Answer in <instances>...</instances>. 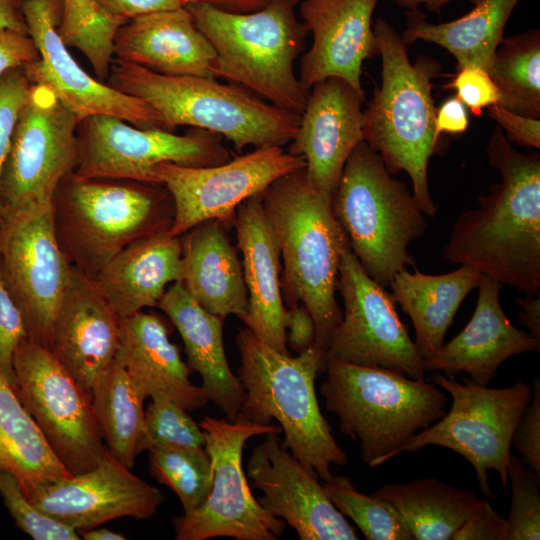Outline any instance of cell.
Returning a JSON list of instances; mask_svg holds the SVG:
<instances>
[{"label": "cell", "mask_w": 540, "mask_h": 540, "mask_svg": "<svg viewBox=\"0 0 540 540\" xmlns=\"http://www.w3.org/2000/svg\"><path fill=\"white\" fill-rule=\"evenodd\" d=\"M373 31L381 56V84L363 110L364 142L380 155L391 175H409L415 199L426 216L434 217L438 208L429 191L428 165L439 150L432 80L441 66L425 55L412 63L408 46L386 20L378 18Z\"/></svg>", "instance_id": "obj_4"}, {"label": "cell", "mask_w": 540, "mask_h": 540, "mask_svg": "<svg viewBox=\"0 0 540 540\" xmlns=\"http://www.w3.org/2000/svg\"><path fill=\"white\" fill-rule=\"evenodd\" d=\"M30 85L22 68L9 70L0 77V178L18 114ZM2 212L0 198V221Z\"/></svg>", "instance_id": "obj_43"}, {"label": "cell", "mask_w": 540, "mask_h": 540, "mask_svg": "<svg viewBox=\"0 0 540 540\" xmlns=\"http://www.w3.org/2000/svg\"><path fill=\"white\" fill-rule=\"evenodd\" d=\"M486 153L500 182L454 222L442 258L525 295L540 289V155L512 147L497 125Z\"/></svg>", "instance_id": "obj_1"}, {"label": "cell", "mask_w": 540, "mask_h": 540, "mask_svg": "<svg viewBox=\"0 0 540 540\" xmlns=\"http://www.w3.org/2000/svg\"><path fill=\"white\" fill-rule=\"evenodd\" d=\"M148 453L151 475L178 496L184 513L204 503L213 479L212 461L205 447H158Z\"/></svg>", "instance_id": "obj_38"}, {"label": "cell", "mask_w": 540, "mask_h": 540, "mask_svg": "<svg viewBox=\"0 0 540 540\" xmlns=\"http://www.w3.org/2000/svg\"><path fill=\"white\" fill-rule=\"evenodd\" d=\"M23 13L40 55L22 68L31 84L49 87L80 122L92 115H110L139 128L166 130L147 103L93 78L77 63L58 32L62 0H28Z\"/></svg>", "instance_id": "obj_18"}, {"label": "cell", "mask_w": 540, "mask_h": 540, "mask_svg": "<svg viewBox=\"0 0 540 540\" xmlns=\"http://www.w3.org/2000/svg\"><path fill=\"white\" fill-rule=\"evenodd\" d=\"M16 392L51 450L72 475L97 466L106 452L83 388L47 347L22 341L14 354Z\"/></svg>", "instance_id": "obj_13"}, {"label": "cell", "mask_w": 540, "mask_h": 540, "mask_svg": "<svg viewBox=\"0 0 540 540\" xmlns=\"http://www.w3.org/2000/svg\"><path fill=\"white\" fill-rule=\"evenodd\" d=\"M400 7L406 8L408 11L419 9V6L424 5L429 12L440 14L441 9L448 3L454 0H394ZM475 3L477 0H467Z\"/></svg>", "instance_id": "obj_56"}, {"label": "cell", "mask_w": 540, "mask_h": 540, "mask_svg": "<svg viewBox=\"0 0 540 540\" xmlns=\"http://www.w3.org/2000/svg\"><path fill=\"white\" fill-rule=\"evenodd\" d=\"M0 470L14 473L28 498L41 488L72 475L51 450L1 368Z\"/></svg>", "instance_id": "obj_34"}, {"label": "cell", "mask_w": 540, "mask_h": 540, "mask_svg": "<svg viewBox=\"0 0 540 540\" xmlns=\"http://www.w3.org/2000/svg\"><path fill=\"white\" fill-rule=\"evenodd\" d=\"M276 1L279 0H181L183 6L200 2L231 13L255 12Z\"/></svg>", "instance_id": "obj_55"}, {"label": "cell", "mask_w": 540, "mask_h": 540, "mask_svg": "<svg viewBox=\"0 0 540 540\" xmlns=\"http://www.w3.org/2000/svg\"><path fill=\"white\" fill-rule=\"evenodd\" d=\"M0 495L16 526L35 540H78L77 531L39 510L16 475L0 470Z\"/></svg>", "instance_id": "obj_42"}, {"label": "cell", "mask_w": 540, "mask_h": 540, "mask_svg": "<svg viewBox=\"0 0 540 540\" xmlns=\"http://www.w3.org/2000/svg\"><path fill=\"white\" fill-rule=\"evenodd\" d=\"M39 58L36 44L28 33L0 28V77Z\"/></svg>", "instance_id": "obj_49"}, {"label": "cell", "mask_w": 540, "mask_h": 540, "mask_svg": "<svg viewBox=\"0 0 540 540\" xmlns=\"http://www.w3.org/2000/svg\"><path fill=\"white\" fill-rule=\"evenodd\" d=\"M79 159L74 176L157 183L162 163L206 167L231 157L218 135L197 129L179 135L161 128H139L110 115H92L79 125Z\"/></svg>", "instance_id": "obj_14"}, {"label": "cell", "mask_w": 540, "mask_h": 540, "mask_svg": "<svg viewBox=\"0 0 540 540\" xmlns=\"http://www.w3.org/2000/svg\"><path fill=\"white\" fill-rule=\"evenodd\" d=\"M519 1L477 0L467 14L439 24L428 22L420 9L407 11L401 37L407 46L423 40L444 48L456 59L457 70L466 66L487 70Z\"/></svg>", "instance_id": "obj_32"}, {"label": "cell", "mask_w": 540, "mask_h": 540, "mask_svg": "<svg viewBox=\"0 0 540 540\" xmlns=\"http://www.w3.org/2000/svg\"><path fill=\"white\" fill-rule=\"evenodd\" d=\"M379 0H301L299 14L313 36L300 61L298 78L307 90L336 77L365 101L362 65L378 55L372 16Z\"/></svg>", "instance_id": "obj_21"}, {"label": "cell", "mask_w": 540, "mask_h": 540, "mask_svg": "<svg viewBox=\"0 0 540 540\" xmlns=\"http://www.w3.org/2000/svg\"><path fill=\"white\" fill-rule=\"evenodd\" d=\"M311 89L287 151L304 158L307 177L317 190L332 195L347 159L364 141V101L336 77L317 82Z\"/></svg>", "instance_id": "obj_22"}, {"label": "cell", "mask_w": 540, "mask_h": 540, "mask_svg": "<svg viewBox=\"0 0 540 540\" xmlns=\"http://www.w3.org/2000/svg\"><path fill=\"white\" fill-rule=\"evenodd\" d=\"M233 226L242 253V270L248 294V314L243 321L256 336L275 350L287 349V307L281 289L280 249L259 195L242 202Z\"/></svg>", "instance_id": "obj_25"}, {"label": "cell", "mask_w": 540, "mask_h": 540, "mask_svg": "<svg viewBox=\"0 0 540 540\" xmlns=\"http://www.w3.org/2000/svg\"><path fill=\"white\" fill-rule=\"evenodd\" d=\"M115 359L124 367L142 398L166 396L185 410L205 407L202 388L190 380L191 369L169 339L157 314L137 312L120 318V343Z\"/></svg>", "instance_id": "obj_27"}, {"label": "cell", "mask_w": 540, "mask_h": 540, "mask_svg": "<svg viewBox=\"0 0 540 540\" xmlns=\"http://www.w3.org/2000/svg\"><path fill=\"white\" fill-rule=\"evenodd\" d=\"M260 198L280 249L284 304L308 308L315 343L325 349L342 319L335 294L349 247L332 210V195L317 190L302 168L276 179Z\"/></svg>", "instance_id": "obj_3"}, {"label": "cell", "mask_w": 540, "mask_h": 540, "mask_svg": "<svg viewBox=\"0 0 540 540\" xmlns=\"http://www.w3.org/2000/svg\"><path fill=\"white\" fill-rule=\"evenodd\" d=\"M320 393L339 430L359 442L361 458L377 467L398 455L421 430L445 415L447 395L435 384L393 371L327 361Z\"/></svg>", "instance_id": "obj_8"}, {"label": "cell", "mask_w": 540, "mask_h": 540, "mask_svg": "<svg viewBox=\"0 0 540 540\" xmlns=\"http://www.w3.org/2000/svg\"><path fill=\"white\" fill-rule=\"evenodd\" d=\"M211 457L213 479L204 503L173 520L177 540H277L286 522L268 513L253 496L242 465L248 439L281 433L279 425H258L205 416L199 423Z\"/></svg>", "instance_id": "obj_12"}, {"label": "cell", "mask_w": 540, "mask_h": 540, "mask_svg": "<svg viewBox=\"0 0 540 540\" xmlns=\"http://www.w3.org/2000/svg\"><path fill=\"white\" fill-rule=\"evenodd\" d=\"M79 123L49 87L30 85L1 173L2 217L52 206L78 165Z\"/></svg>", "instance_id": "obj_11"}, {"label": "cell", "mask_w": 540, "mask_h": 540, "mask_svg": "<svg viewBox=\"0 0 540 540\" xmlns=\"http://www.w3.org/2000/svg\"><path fill=\"white\" fill-rule=\"evenodd\" d=\"M430 380L451 396V408L437 422L408 440L398 454L415 452L428 445L448 448L473 466L481 492L495 500L488 483V471L499 474L506 492L511 440L531 400L532 386L518 380L510 387L490 388L469 377H464L461 383L437 371L431 374Z\"/></svg>", "instance_id": "obj_10"}, {"label": "cell", "mask_w": 540, "mask_h": 540, "mask_svg": "<svg viewBox=\"0 0 540 540\" xmlns=\"http://www.w3.org/2000/svg\"><path fill=\"white\" fill-rule=\"evenodd\" d=\"M449 87L473 115L480 116L484 108L500 103V93L487 70L479 66H466L457 70Z\"/></svg>", "instance_id": "obj_45"}, {"label": "cell", "mask_w": 540, "mask_h": 540, "mask_svg": "<svg viewBox=\"0 0 540 540\" xmlns=\"http://www.w3.org/2000/svg\"><path fill=\"white\" fill-rule=\"evenodd\" d=\"M512 499L506 518L508 540L540 538V475L529 470L515 455L507 465Z\"/></svg>", "instance_id": "obj_41"}, {"label": "cell", "mask_w": 540, "mask_h": 540, "mask_svg": "<svg viewBox=\"0 0 540 540\" xmlns=\"http://www.w3.org/2000/svg\"><path fill=\"white\" fill-rule=\"evenodd\" d=\"M511 446L523 456L530 469L540 475V377L532 383V397L519 419Z\"/></svg>", "instance_id": "obj_46"}, {"label": "cell", "mask_w": 540, "mask_h": 540, "mask_svg": "<svg viewBox=\"0 0 540 540\" xmlns=\"http://www.w3.org/2000/svg\"><path fill=\"white\" fill-rule=\"evenodd\" d=\"M120 343V317L93 278L72 266L58 308L50 350L69 374L92 390L114 360Z\"/></svg>", "instance_id": "obj_23"}, {"label": "cell", "mask_w": 540, "mask_h": 540, "mask_svg": "<svg viewBox=\"0 0 540 540\" xmlns=\"http://www.w3.org/2000/svg\"><path fill=\"white\" fill-rule=\"evenodd\" d=\"M91 395L94 416L107 450L132 469L144 429V399L115 358L100 374Z\"/></svg>", "instance_id": "obj_35"}, {"label": "cell", "mask_w": 540, "mask_h": 540, "mask_svg": "<svg viewBox=\"0 0 540 540\" xmlns=\"http://www.w3.org/2000/svg\"><path fill=\"white\" fill-rule=\"evenodd\" d=\"M63 14L58 32L67 47L78 49L104 81L113 61L117 30L126 22L103 12L94 0H62Z\"/></svg>", "instance_id": "obj_37"}, {"label": "cell", "mask_w": 540, "mask_h": 540, "mask_svg": "<svg viewBox=\"0 0 540 540\" xmlns=\"http://www.w3.org/2000/svg\"><path fill=\"white\" fill-rule=\"evenodd\" d=\"M304 158L282 146L258 148L214 166L193 167L162 163L155 168L157 183L174 204L170 232L181 236L195 225L218 220L233 225L238 206L261 194L272 182L305 168Z\"/></svg>", "instance_id": "obj_17"}, {"label": "cell", "mask_w": 540, "mask_h": 540, "mask_svg": "<svg viewBox=\"0 0 540 540\" xmlns=\"http://www.w3.org/2000/svg\"><path fill=\"white\" fill-rule=\"evenodd\" d=\"M488 74L500 93L499 105L540 119V30L503 38Z\"/></svg>", "instance_id": "obj_36"}, {"label": "cell", "mask_w": 540, "mask_h": 540, "mask_svg": "<svg viewBox=\"0 0 540 540\" xmlns=\"http://www.w3.org/2000/svg\"><path fill=\"white\" fill-rule=\"evenodd\" d=\"M451 540H508L506 519L485 500L458 528Z\"/></svg>", "instance_id": "obj_47"}, {"label": "cell", "mask_w": 540, "mask_h": 540, "mask_svg": "<svg viewBox=\"0 0 540 540\" xmlns=\"http://www.w3.org/2000/svg\"><path fill=\"white\" fill-rule=\"evenodd\" d=\"M481 272L461 265L457 270L430 275L416 267L398 272L390 283L392 296L410 317L415 329V345L422 358L435 353L443 344L460 305L477 287Z\"/></svg>", "instance_id": "obj_31"}, {"label": "cell", "mask_w": 540, "mask_h": 540, "mask_svg": "<svg viewBox=\"0 0 540 540\" xmlns=\"http://www.w3.org/2000/svg\"><path fill=\"white\" fill-rule=\"evenodd\" d=\"M113 56L163 75L218 78L216 52L185 6L123 24L114 37Z\"/></svg>", "instance_id": "obj_26"}, {"label": "cell", "mask_w": 540, "mask_h": 540, "mask_svg": "<svg viewBox=\"0 0 540 540\" xmlns=\"http://www.w3.org/2000/svg\"><path fill=\"white\" fill-rule=\"evenodd\" d=\"M179 332L187 355V364L199 373L201 388L212 401L235 421L244 397V389L226 358L223 343L224 319L208 312L185 290L180 281L171 284L157 304Z\"/></svg>", "instance_id": "obj_28"}, {"label": "cell", "mask_w": 540, "mask_h": 540, "mask_svg": "<svg viewBox=\"0 0 540 540\" xmlns=\"http://www.w3.org/2000/svg\"><path fill=\"white\" fill-rule=\"evenodd\" d=\"M28 338L24 317L5 285L0 267V368L15 390L14 354Z\"/></svg>", "instance_id": "obj_44"}, {"label": "cell", "mask_w": 540, "mask_h": 540, "mask_svg": "<svg viewBox=\"0 0 540 540\" xmlns=\"http://www.w3.org/2000/svg\"><path fill=\"white\" fill-rule=\"evenodd\" d=\"M218 220L201 222L181 235L180 282L205 310L225 319L248 314V294L242 263Z\"/></svg>", "instance_id": "obj_30"}, {"label": "cell", "mask_w": 540, "mask_h": 540, "mask_svg": "<svg viewBox=\"0 0 540 540\" xmlns=\"http://www.w3.org/2000/svg\"><path fill=\"white\" fill-rule=\"evenodd\" d=\"M391 175L362 141L347 159L332 194V210L365 272L384 288L416 267L410 244L427 230L425 214L406 183Z\"/></svg>", "instance_id": "obj_9"}, {"label": "cell", "mask_w": 540, "mask_h": 540, "mask_svg": "<svg viewBox=\"0 0 540 540\" xmlns=\"http://www.w3.org/2000/svg\"><path fill=\"white\" fill-rule=\"evenodd\" d=\"M28 0H0V28L28 33L23 7Z\"/></svg>", "instance_id": "obj_54"}, {"label": "cell", "mask_w": 540, "mask_h": 540, "mask_svg": "<svg viewBox=\"0 0 540 540\" xmlns=\"http://www.w3.org/2000/svg\"><path fill=\"white\" fill-rule=\"evenodd\" d=\"M28 499L43 513L82 533L117 518L150 519L164 496L106 448L93 469L53 482Z\"/></svg>", "instance_id": "obj_20"}, {"label": "cell", "mask_w": 540, "mask_h": 540, "mask_svg": "<svg viewBox=\"0 0 540 540\" xmlns=\"http://www.w3.org/2000/svg\"><path fill=\"white\" fill-rule=\"evenodd\" d=\"M373 495L397 509L413 540H451L486 500L435 477L385 484Z\"/></svg>", "instance_id": "obj_33"}, {"label": "cell", "mask_w": 540, "mask_h": 540, "mask_svg": "<svg viewBox=\"0 0 540 540\" xmlns=\"http://www.w3.org/2000/svg\"><path fill=\"white\" fill-rule=\"evenodd\" d=\"M300 1L279 0L251 13L226 12L200 2L185 7L216 52L218 78L301 115L310 90L294 72L309 34L295 13Z\"/></svg>", "instance_id": "obj_7"}, {"label": "cell", "mask_w": 540, "mask_h": 540, "mask_svg": "<svg viewBox=\"0 0 540 540\" xmlns=\"http://www.w3.org/2000/svg\"><path fill=\"white\" fill-rule=\"evenodd\" d=\"M137 453L158 447H204L200 425L188 411L166 396L151 398Z\"/></svg>", "instance_id": "obj_40"}, {"label": "cell", "mask_w": 540, "mask_h": 540, "mask_svg": "<svg viewBox=\"0 0 540 540\" xmlns=\"http://www.w3.org/2000/svg\"><path fill=\"white\" fill-rule=\"evenodd\" d=\"M333 505L350 518L368 540H413L397 509L387 500L367 495L346 476L323 483Z\"/></svg>", "instance_id": "obj_39"}, {"label": "cell", "mask_w": 540, "mask_h": 540, "mask_svg": "<svg viewBox=\"0 0 540 540\" xmlns=\"http://www.w3.org/2000/svg\"><path fill=\"white\" fill-rule=\"evenodd\" d=\"M435 124L438 135L462 134L469 126L468 109L456 96L449 97L436 108Z\"/></svg>", "instance_id": "obj_52"}, {"label": "cell", "mask_w": 540, "mask_h": 540, "mask_svg": "<svg viewBox=\"0 0 540 540\" xmlns=\"http://www.w3.org/2000/svg\"><path fill=\"white\" fill-rule=\"evenodd\" d=\"M516 301L520 307L518 315L521 323L534 338L540 340V294L525 295Z\"/></svg>", "instance_id": "obj_53"}, {"label": "cell", "mask_w": 540, "mask_h": 540, "mask_svg": "<svg viewBox=\"0 0 540 540\" xmlns=\"http://www.w3.org/2000/svg\"><path fill=\"white\" fill-rule=\"evenodd\" d=\"M111 17L128 22L154 12L183 7L181 0H94Z\"/></svg>", "instance_id": "obj_50"}, {"label": "cell", "mask_w": 540, "mask_h": 540, "mask_svg": "<svg viewBox=\"0 0 540 540\" xmlns=\"http://www.w3.org/2000/svg\"><path fill=\"white\" fill-rule=\"evenodd\" d=\"M474 313L464 329L435 353L422 359L425 371L465 372L480 385H488L499 366L512 356L540 351V340L515 327L500 304L502 285L481 274Z\"/></svg>", "instance_id": "obj_24"}, {"label": "cell", "mask_w": 540, "mask_h": 540, "mask_svg": "<svg viewBox=\"0 0 540 540\" xmlns=\"http://www.w3.org/2000/svg\"><path fill=\"white\" fill-rule=\"evenodd\" d=\"M337 290L344 311L326 344L325 362L382 368L425 380L423 358L398 316L392 294L365 272L350 247L341 258Z\"/></svg>", "instance_id": "obj_15"}, {"label": "cell", "mask_w": 540, "mask_h": 540, "mask_svg": "<svg viewBox=\"0 0 540 540\" xmlns=\"http://www.w3.org/2000/svg\"><path fill=\"white\" fill-rule=\"evenodd\" d=\"M250 487L262 495L259 504L290 525L301 540H357L353 526L333 505L319 478L280 442L267 434L247 464Z\"/></svg>", "instance_id": "obj_19"}, {"label": "cell", "mask_w": 540, "mask_h": 540, "mask_svg": "<svg viewBox=\"0 0 540 540\" xmlns=\"http://www.w3.org/2000/svg\"><path fill=\"white\" fill-rule=\"evenodd\" d=\"M488 115L505 131L509 142L540 148V119L512 112L499 104L488 107Z\"/></svg>", "instance_id": "obj_48"}, {"label": "cell", "mask_w": 540, "mask_h": 540, "mask_svg": "<svg viewBox=\"0 0 540 540\" xmlns=\"http://www.w3.org/2000/svg\"><path fill=\"white\" fill-rule=\"evenodd\" d=\"M181 236L164 230L119 252L94 281L120 318L157 307L167 288L180 281Z\"/></svg>", "instance_id": "obj_29"}, {"label": "cell", "mask_w": 540, "mask_h": 540, "mask_svg": "<svg viewBox=\"0 0 540 540\" xmlns=\"http://www.w3.org/2000/svg\"><path fill=\"white\" fill-rule=\"evenodd\" d=\"M85 540H124L123 534L111 531L107 528H91L81 533Z\"/></svg>", "instance_id": "obj_57"}, {"label": "cell", "mask_w": 540, "mask_h": 540, "mask_svg": "<svg viewBox=\"0 0 540 540\" xmlns=\"http://www.w3.org/2000/svg\"><path fill=\"white\" fill-rule=\"evenodd\" d=\"M0 267L29 339L50 349L72 271L57 238L52 206L2 217Z\"/></svg>", "instance_id": "obj_16"}, {"label": "cell", "mask_w": 540, "mask_h": 540, "mask_svg": "<svg viewBox=\"0 0 540 540\" xmlns=\"http://www.w3.org/2000/svg\"><path fill=\"white\" fill-rule=\"evenodd\" d=\"M287 345L299 354L310 348L316 341V329L308 308L299 303L287 308Z\"/></svg>", "instance_id": "obj_51"}, {"label": "cell", "mask_w": 540, "mask_h": 540, "mask_svg": "<svg viewBox=\"0 0 540 540\" xmlns=\"http://www.w3.org/2000/svg\"><path fill=\"white\" fill-rule=\"evenodd\" d=\"M108 84L147 103L164 128L191 126L231 141L236 149L283 146L291 141L299 114L282 109L236 84L197 76L163 75L113 59Z\"/></svg>", "instance_id": "obj_5"}, {"label": "cell", "mask_w": 540, "mask_h": 540, "mask_svg": "<svg viewBox=\"0 0 540 540\" xmlns=\"http://www.w3.org/2000/svg\"><path fill=\"white\" fill-rule=\"evenodd\" d=\"M236 346L244 397L235 421L268 425L277 420L284 433L282 444L310 473L329 481L331 466H345L348 457L316 396L315 379L325 371V349L314 343L292 357L269 346L248 327L238 329Z\"/></svg>", "instance_id": "obj_2"}, {"label": "cell", "mask_w": 540, "mask_h": 540, "mask_svg": "<svg viewBox=\"0 0 540 540\" xmlns=\"http://www.w3.org/2000/svg\"><path fill=\"white\" fill-rule=\"evenodd\" d=\"M66 257L91 278L134 241L170 230L174 204L159 183L68 175L52 203Z\"/></svg>", "instance_id": "obj_6"}]
</instances>
